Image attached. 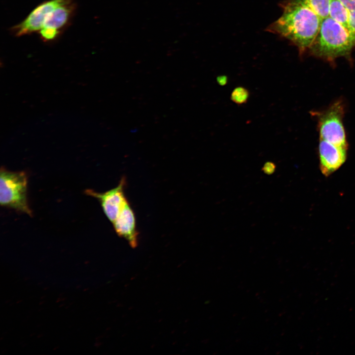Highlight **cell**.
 Masks as SVG:
<instances>
[{"label":"cell","instance_id":"7a4b0ae2","mask_svg":"<svg viewBox=\"0 0 355 355\" xmlns=\"http://www.w3.org/2000/svg\"><path fill=\"white\" fill-rule=\"evenodd\" d=\"M355 46V37L344 26L328 17L322 19L308 51L316 57L333 62L340 57L350 58Z\"/></svg>","mask_w":355,"mask_h":355},{"label":"cell","instance_id":"9c48e42d","mask_svg":"<svg viewBox=\"0 0 355 355\" xmlns=\"http://www.w3.org/2000/svg\"><path fill=\"white\" fill-rule=\"evenodd\" d=\"M112 224L118 236L125 239L132 248L138 246L139 232L135 214L127 199Z\"/></svg>","mask_w":355,"mask_h":355},{"label":"cell","instance_id":"30bf717a","mask_svg":"<svg viewBox=\"0 0 355 355\" xmlns=\"http://www.w3.org/2000/svg\"><path fill=\"white\" fill-rule=\"evenodd\" d=\"M350 11L340 0H331L329 17L348 30Z\"/></svg>","mask_w":355,"mask_h":355},{"label":"cell","instance_id":"3957f363","mask_svg":"<svg viewBox=\"0 0 355 355\" xmlns=\"http://www.w3.org/2000/svg\"><path fill=\"white\" fill-rule=\"evenodd\" d=\"M27 177L24 172H10L1 168L0 173V203L32 216L27 201Z\"/></svg>","mask_w":355,"mask_h":355},{"label":"cell","instance_id":"ba28073f","mask_svg":"<svg viewBox=\"0 0 355 355\" xmlns=\"http://www.w3.org/2000/svg\"><path fill=\"white\" fill-rule=\"evenodd\" d=\"M348 147L339 146L320 140L319 154L320 169L328 176L338 169L346 161Z\"/></svg>","mask_w":355,"mask_h":355},{"label":"cell","instance_id":"5b68a950","mask_svg":"<svg viewBox=\"0 0 355 355\" xmlns=\"http://www.w3.org/2000/svg\"><path fill=\"white\" fill-rule=\"evenodd\" d=\"M72 0H65L51 11L45 19L39 33L45 41L55 39L69 24L74 12Z\"/></svg>","mask_w":355,"mask_h":355},{"label":"cell","instance_id":"4fadbf2b","mask_svg":"<svg viewBox=\"0 0 355 355\" xmlns=\"http://www.w3.org/2000/svg\"><path fill=\"white\" fill-rule=\"evenodd\" d=\"M348 31L355 37V10L350 11Z\"/></svg>","mask_w":355,"mask_h":355},{"label":"cell","instance_id":"6da1fadb","mask_svg":"<svg viewBox=\"0 0 355 355\" xmlns=\"http://www.w3.org/2000/svg\"><path fill=\"white\" fill-rule=\"evenodd\" d=\"M280 6L283 10L282 16L267 28V31L290 41L297 47L301 56L309 50L322 20L298 0L283 1Z\"/></svg>","mask_w":355,"mask_h":355},{"label":"cell","instance_id":"5bb4252c","mask_svg":"<svg viewBox=\"0 0 355 355\" xmlns=\"http://www.w3.org/2000/svg\"><path fill=\"white\" fill-rule=\"evenodd\" d=\"M276 169V165L272 162H267L265 163L262 168V170L264 173L270 175L273 174Z\"/></svg>","mask_w":355,"mask_h":355},{"label":"cell","instance_id":"2e32d148","mask_svg":"<svg viewBox=\"0 0 355 355\" xmlns=\"http://www.w3.org/2000/svg\"><path fill=\"white\" fill-rule=\"evenodd\" d=\"M228 81V76L226 75H218L216 77L217 84L221 86L226 85L227 84Z\"/></svg>","mask_w":355,"mask_h":355},{"label":"cell","instance_id":"277c9868","mask_svg":"<svg viewBox=\"0 0 355 355\" xmlns=\"http://www.w3.org/2000/svg\"><path fill=\"white\" fill-rule=\"evenodd\" d=\"M344 114L345 106L340 100L336 101L322 111L313 113L317 118L320 140L348 147L343 123Z\"/></svg>","mask_w":355,"mask_h":355},{"label":"cell","instance_id":"8992f818","mask_svg":"<svg viewBox=\"0 0 355 355\" xmlns=\"http://www.w3.org/2000/svg\"><path fill=\"white\" fill-rule=\"evenodd\" d=\"M126 185V178L123 177L118 184L108 191L98 193L91 189H87L85 193L98 200L106 216L113 223L127 200L124 193Z\"/></svg>","mask_w":355,"mask_h":355},{"label":"cell","instance_id":"52a82bcc","mask_svg":"<svg viewBox=\"0 0 355 355\" xmlns=\"http://www.w3.org/2000/svg\"><path fill=\"white\" fill-rule=\"evenodd\" d=\"M65 0H49L36 6L20 24L12 28L17 36L39 32L48 14Z\"/></svg>","mask_w":355,"mask_h":355},{"label":"cell","instance_id":"9a60e30c","mask_svg":"<svg viewBox=\"0 0 355 355\" xmlns=\"http://www.w3.org/2000/svg\"><path fill=\"white\" fill-rule=\"evenodd\" d=\"M349 11L355 10V0H340Z\"/></svg>","mask_w":355,"mask_h":355},{"label":"cell","instance_id":"7c38bea8","mask_svg":"<svg viewBox=\"0 0 355 355\" xmlns=\"http://www.w3.org/2000/svg\"><path fill=\"white\" fill-rule=\"evenodd\" d=\"M249 95V92L246 88L243 86H238L232 91L230 99L235 104L242 105L247 103Z\"/></svg>","mask_w":355,"mask_h":355},{"label":"cell","instance_id":"8fae6325","mask_svg":"<svg viewBox=\"0 0 355 355\" xmlns=\"http://www.w3.org/2000/svg\"><path fill=\"white\" fill-rule=\"evenodd\" d=\"M313 10L322 20L329 17L331 0H298Z\"/></svg>","mask_w":355,"mask_h":355}]
</instances>
